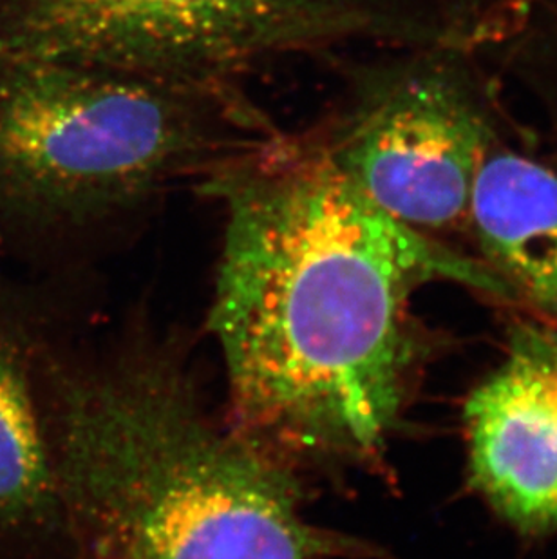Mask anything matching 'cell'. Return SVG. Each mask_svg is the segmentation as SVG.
<instances>
[{"label": "cell", "instance_id": "cell-1", "mask_svg": "<svg viewBox=\"0 0 557 559\" xmlns=\"http://www.w3.org/2000/svg\"><path fill=\"white\" fill-rule=\"evenodd\" d=\"M195 187L225 212L212 330L228 429L299 480L379 460L404 404L416 286L510 294L369 200L313 131L277 129Z\"/></svg>", "mask_w": 557, "mask_h": 559}, {"label": "cell", "instance_id": "cell-2", "mask_svg": "<svg viewBox=\"0 0 557 559\" xmlns=\"http://www.w3.org/2000/svg\"><path fill=\"white\" fill-rule=\"evenodd\" d=\"M44 391L69 559H366L303 484L205 413L176 352L79 359L49 332Z\"/></svg>", "mask_w": 557, "mask_h": 559}, {"label": "cell", "instance_id": "cell-3", "mask_svg": "<svg viewBox=\"0 0 557 559\" xmlns=\"http://www.w3.org/2000/svg\"><path fill=\"white\" fill-rule=\"evenodd\" d=\"M275 131L236 84L0 57V249L131 228Z\"/></svg>", "mask_w": 557, "mask_h": 559}, {"label": "cell", "instance_id": "cell-4", "mask_svg": "<svg viewBox=\"0 0 557 559\" xmlns=\"http://www.w3.org/2000/svg\"><path fill=\"white\" fill-rule=\"evenodd\" d=\"M452 27L416 0H0V57L236 84L248 69L349 43L411 48Z\"/></svg>", "mask_w": 557, "mask_h": 559}, {"label": "cell", "instance_id": "cell-5", "mask_svg": "<svg viewBox=\"0 0 557 559\" xmlns=\"http://www.w3.org/2000/svg\"><path fill=\"white\" fill-rule=\"evenodd\" d=\"M344 98L316 132L333 164L418 233L469 227L495 120L457 40L347 68Z\"/></svg>", "mask_w": 557, "mask_h": 559}, {"label": "cell", "instance_id": "cell-6", "mask_svg": "<svg viewBox=\"0 0 557 559\" xmlns=\"http://www.w3.org/2000/svg\"><path fill=\"white\" fill-rule=\"evenodd\" d=\"M479 491L515 527H557V333L523 324L465 407Z\"/></svg>", "mask_w": 557, "mask_h": 559}, {"label": "cell", "instance_id": "cell-7", "mask_svg": "<svg viewBox=\"0 0 557 559\" xmlns=\"http://www.w3.org/2000/svg\"><path fill=\"white\" fill-rule=\"evenodd\" d=\"M49 328L0 266V559L68 556L44 391Z\"/></svg>", "mask_w": 557, "mask_h": 559}, {"label": "cell", "instance_id": "cell-8", "mask_svg": "<svg viewBox=\"0 0 557 559\" xmlns=\"http://www.w3.org/2000/svg\"><path fill=\"white\" fill-rule=\"evenodd\" d=\"M469 227L505 285L557 313V156L496 142L474 183Z\"/></svg>", "mask_w": 557, "mask_h": 559}]
</instances>
